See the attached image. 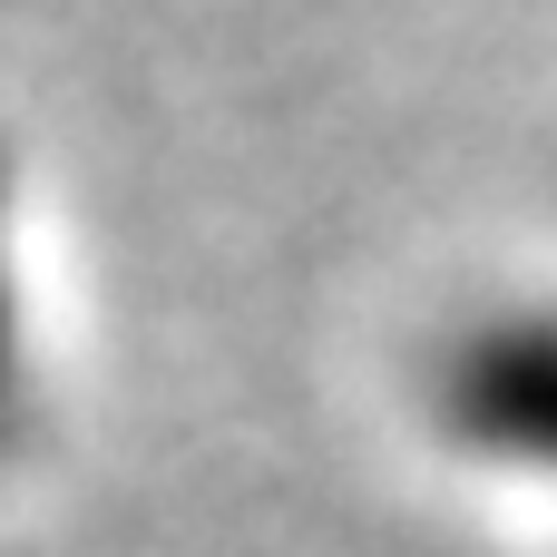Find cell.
<instances>
[{
    "label": "cell",
    "mask_w": 557,
    "mask_h": 557,
    "mask_svg": "<svg viewBox=\"0 0 557 557\" xmlns=\"http://www.w3.org/2000/svg\"><path fill=\"white\" fill-rule=\"evenodd\" d=\"M450 421L480 450L557 470V323H490L450 362Z\"/></svg>",
    "instance_id": "cell-1"
},
{
    "label": "cell",
    "mask_w": 557,
    "mask_h": 557,
    "mask_svg": "<svg viewBox=\"0 0 557 557\" xmlns=\"http://www.w3.org/2000/svg\"><path fill=\"white\" fill-rule=\"evenodd\" d=\"M20 401V304H10V225H0V411Z\"/></svg>",
    "instance_id": "cell-2"
}]
</instances>
